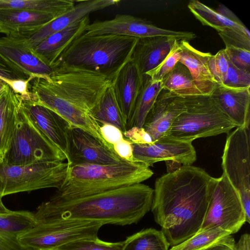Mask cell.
<instances>
[{
	"instance_id": "1",
	"label": "cell",
	"mask_w": 250,
	"mask_h": 250,
	"mask_svg": "<svg viewBox=\"0 0 250 250\" xmlns=\"http://www.w3.org/2000/svg\"><path fill=\"white\" fill-rule=\"evenodd\" d=\"M216 178L203 169L183 166L156 180L151 209L170 246L201 229Z\"/></svg>"
},
{
	"instance_id": "2",
	"label": "cell",
	"mask_w": 250,
	"mask_h": 250,
	"mask_svg": "<svg viewBox=\"0 0 250 250\" xmlns=\"http://www.w3.org/2000/svg\"><path fill=\"white\" fill-rule=\"evenodd\" d=\"M52 68L49 77H30L28 89L32 98L71 125L111 146L103 138L92 111L113 81L101 74L76 67L57 65Z\"/></svg>"
},
{
	"instance_id": "3",
	"label": "cell",
	"mask_w": 250,
	"mask_h": 250,
	"mask_svg": "<svg viewBox=\"0 0 250 250\" xmlns=\"http://www.w3.org/2000/svg\"><path fill=\"white\" fill-rule=\"evenodd\" d=\"M153 196V189L142 183L75 197L55 194L34 215L36 223L82 220L123 226L137 223L149 212Z\"/></svg>"
},
{
	"instance_id": "4",
	"label": "cell",
	"mask_w": 250,
	"mask_h": 250,
	"mask_svg": "<svg viewBox=\"0 0 250 250\" xmlns=\"http://www.w3.org/2000/svg\"><path fill=\"white\" fill-rule=\"evenodd\" d=\"M138 39L113 34L90 35L85 32L60 56L52 67H74L101 74L113 82L130 60Z\"/></svg>"
},
{
	"instance_id": "5",
	"label": "cell",
	"mask_w": 250,
	"mask_h": 250,
	"mask_svg": "<svg viewBox=\"0 0 250 250\" xmlns=\"http://www.w3.org/2000/svg\"><path fill=\"white\" fill-rule=\"evenodd\" d=\"M153 174L149 167L137 161L79 165L69 167L65 181L55 194L64 197L82 196L141 183Z\"/></svg>"
},
{
	"instance_id": "6",
	"label": "cell",
	"mask_w": 250,
	"mask_h": 250,
	"mask_svg": "<svg viewBox=\"0 0 250 250\" xmlns=\"http://www.w3.org/2000/svg\"><path fill=\"white\" fill-rule=\"evenodd\" d=\"M183 97L185 109L172 123L169 137L192 143L198 138L228 134L236 127L211 95Z\"/></svg>"
},
{
	"instance_id": "7",
	"label": "cell",
	"mask_w": 250,
	"mask_h": 250,
	"mask_svg": "<svg viewBox=\"0 0 250 250\" xmlns=\"http://www.w3.org/2000/svg\"><path fill=\"white\" fill-rule=\"evenodd\" d=\"M65 160V154L30 122L20 106L16 126L1 162L11 166H24Z\"/></svg>"
},
{
	"instance_id": "8",
	"label": "cell",
	"mask_w": 250,
	"mask_h": 250,
	"mask_svg": "<svg viewBox=\"0 0 250 250\" xmlns=\"http://www.w3.org/2000/svg\"><path fill=\"white\" fill-rule=\"evenodd\" d=\"M67 163L54 162L24 166L0 162V194L6 195L48 188H60L65 181Z\"/></svg>"
},
{
	"instance_id": "9",
	"label": "cell",
	"mask_w": 250,
	"mask_h": 250,
	"mask_svg": "<svg viewBox=\"0 0 250 250\" xmlns=\"http://www.w3.org/2000/svg\"><path fill=\"white\" fill-rule=\"evenodd\" d=\"M101 222L67 220L37 223L18 236L20 243L32 250H53L70 242L83 238L97 237Z\"/></svg>"
},
{
	"instance_id": "10",
	"label": "cell",
	"mask_w": 250,
	"mask_h": 250,
	"mask_svg": "<svg viewBox=\"0 0 250 250\" xmlns=\"http://www.w3.org/2000/svg\"><path fill=\"white\" fill-rule=\"evenodd\" d=\"M250 130L249 127H236L228 133L223 154V173L238 192L247 223L250 222Z\"/></svg>"
},
{
	"instance_id": "11",
	"label": "cell",
	"mask_w": 250,
	"mask_h": 250,
	"mask_svg": "<svg viewBox=\"0 0 250 250\" xmlns=\"http://www.w3.org/2000/svg\"><path fill=\"white\" fill-rule=\"evenodd\" d=\"M246 222L240 196L223 173L216 178L206 215L199 231L216 226L232 234L237 232Z\"/></svg>"
},
{
	"instance_id": "12",
	"label": "cell",
	"mask_w": 250,
	"mask_h": 250,
	"mask_svg": "<svg viewBox=\"0 0 250 250\" xmlns=\"http://www.w3.org/2000/svg\"><path fill=\"white\" fill-rule=\"evenodd\" d=\"M135 161L149 167L159 161L166 162L168 172L183 166L191 165L196 160V150L191 142L163 137L150 144H132Z\"/></svg>"
},
{
	"instance_id": "13",
	"label": "cell",
	"mask_w": 250,
	"mask_h": 250,
	"mask_svg": "<svg viewBox=\"0 0 250 250\" xmlns=\"http://www.w3.org/2000/svg\"><path fill=\"white\" fill-rule=\"evenodd\" d=\"M85 33L90 35L113 34L137 39L168 36L187 41L196 37L191 32L162 28L145 19L126 14H118L111 20L95 21L88 25Z\"/></svg>"
},
{
	"instance_id": "14",
	"label": "cell",
	"mask_w": 250,
	"mask_h": 250,
	"mask_svg": "<svg viewBox=\"0 0 250 250\" xmlns=\"http://www.w3.org/2000/svg\"><path fill=\"white\" fill-rule=\"evenodd\" d=\"M68 147L67 163L69 167L85 164L113 165L125 160L116 153L112 146L72 125L69 129Z\"/></svg>"
},
{
	"instance_id": "15",
	"label": "cell",
	"mask_w": 250,
	"mask_h": 250,
	"mask_svg": "<svg viewBox=\"0 0 250 250\" xmlns=\"http://www.w3.org/2000/svg\"><path fill=\"white\" fill-rule=\"evenodd\" d=\"M21 97L20 108L27 118L67 157L69 129L72 125L58 114L40 104L31 94Z\"/></svg>"
},
{
	"instance_id": "16",
	"label": "cell",
	"mask_w": 250,
	"mask_h": 250,
	"mask_svg": "<svg viewBox=\"0 0 250 250\" xmlns=\"http://www.w3.org/2000/svg\"><path fill=\"white\" fill-rule=\"evenodd\" d=\"M27 38L19 35L0 37V53L30 77H49L52 67L34 53Z\"/></svg>"
},
{
	"instance_id": "17",
	"label": "cell",
	"mask_w": 250,
	"mask_h": 250,
	"mask_svg": "<svg viewBox=\"0 0 250 250\" xmlns=\"http://www.w3.org/2000/svg\"><path fill=\"white\" fill-rule=\"evenodd\" d=\"M185 109V99L162 89L148 113L143 127L153 142L167 136L176 117Z\"/></svg>"
},
{
	"instance_id": "18",
	"label": "cell",
	"mask_w": 250,
	"mask_h": 250,
	"mask_svg": "<svg viewBox=\"0 0 250 250\" xmlns=\"http://www.w3.org/2000/svg\"><path fill=\"white\" fill-rule=\"evenodd\" d=\"M69 10L54 19L27 38L30 47L33 49L41 42L53 34L60 31L74 22L88 16L93 12L118 4L117 0H85L75 1Z\"/></svg>"
},
{
	"instance_id": "19",
	"label": "cell",
	"mask_w": 250,
	"mask_h": 250,
	"mask_svg": "<svg viewBox=\"0 0 250 250\" xmlns=\"http://www.w3.org/2000/svg\"><path fill=\"white\" fill-rule=\"evenodd\" d=\"M143 81V76L130 59L113 82L112 86L125 122L126 130L131 128L133 110Z\"/></svg>"
},
{
	"instance_id": "20",
	"label": "cell",
	"mask_w": 250,
	"mask_h": 250,
	"mask_svg": "<svg viewBox=\"0 0 250 250\" xmlns=\"http://www.w3.org/2000/svg\"><path fill=\"white\" fill-rule=\"evenodd\" d=\"M211 96L236 127L250 125V91L216 84Z\"/></svg>"
},
{
	"instance_id": "21",
	"label": "cell",
	"mask_w": 250,
	"mask_h": 250,
	"mask_svg": "<svg viewBox=\"0 0 250 250\" xmlns=\"http://www.w3.org/2000/svg\"><path fill=\"white\" fill-rule=\"evenodd\" d=\"M90 24L89 16L47 37L33 50L45 63L52 67L71 43L85 32Z\"/></svg>"
},
{
	"instance_id": "22",
	"label": "cell",
	"mask_w": 250,
	"mask_h": 250,
	"mask_svg": "<svg viewBox=\"0 0 250 250\" xmlns=\"http://www.w3.org/2000/svg\"><path fill=\"white\" fill-rule=\"evenodd\" d=\"M177 40L174 37L168 36L138 39L131 60L136 65L141 75H145L165 59Z\"/></svg>"
},
{
	"instance_id": "23",
	"label": "cell",
	"mask_w": 250,
	"mask_h": 250,
	"mask_svg": "<svg viewBox=\"0 0 250 250\" xmlns=\"http://www.w3.org/2000/svg\"><path fill=\"white\" fill-rule=\"evenodd\" d=\"M56 18L48 13L1 9L0 10V33L6 35H19L28 38Z\"/></svg>"
},
{
	"instance_id": "24",
	"label": "cell",
	"mask_w": 250,
	"mask_h": 250,
	"mask_svg": "<svg viewBox=\"0 0 250 250\" xmlns=\"http://www.w3.org/2000/svg\"><path fill=\"white\" fill-rule=\"evenodd\" d=\"M179 44L181 49L179 62L188 69L202 94L210 95L216 85L208 66L212 54L198 50L187 41H179Z\"/></svg>"
},
{
	"instance_id": "25",
	"label": "cell",
	"mask_w": 250,
	"mask_h": 250,
	"mask_svg": "<svg viewBox=\"0 0 250 250\" xmlns=\"http://www.w3.org/2000/svg\"><path fill=\"white\" fill-rule=\"evenodd\" d=\"M21 100L6 83L0 90V158L6 152L17 123Z\"/></svg>"
},
{
	"instance_id": "26",
	"label": "cell",
	"mask_w": 250,
	"mask_h": 250,
	"mask_svg": "<svg viewBox=\"0 0 250 250\" xmlns=\"http://www.w3.org/2000/svg\"><path fill=\"white\" fill-rule=\"evenodd\" d=\"M188 7L203 25L210 26L218 32L229 28L250 35L249 30L241 21H234L197 0H190Z\"/></svg>"
},
{
	"instance_id": "27",
	"label": "cell",
	"mask_w": 250,
	"mask_h": 250,
	"mask_svg": "<svg viewBox=\"0 0 250 250\" xmlns=\"http://www.w3.org/2000/svg\"><path fill=\"white\" fill-rule=\"evenodd\" d=\"M71 0H0V10H21L52 14L56 17L71 9Z\"/></svg>"
},
{
	"instance_id": "28",
	"label": "cell",
	"mask_w": 250,
	"mask_h": 250,
	"mask_svg": "<svg viewBox=\"0 0 250 250\" xmlns=\"http://www.w3.org/2000/svg\"><path fill=\"white\" fill-rule=\"evenodd\" d=\"M143 76V83L135 103L131 128L143 127L148 113L162 89V81H153L147 75Z\"/></svg>"
},
{
	"instance_id": "29",
	"label": "cell",
	"mask_w": 250,
	"mask_h": 250,
	"mask_svg": "<svg viewBox=\"0 0 250 250\" xmlns=\"http://www.w3.org/2000/svg\"><path fill=\"white\" fill-rule=\"evenodd\" d=\"M162 88L177 96L203 95L193 81L187 67L178 62L162 80Z\"/></svg>"
},
{
	"instance_id": "30",
	"label": "cell",
	"mask_w": 250,
	"mask_h": 250,
	"mask_svg": "<svg viewBox=\"0 0 250 250\" xmlns=\"http://www.w3.org/2000/svg\"><path fill=\"white\" fill-rule=\"evenodd\" d=\"M92 114L100 126L108 124L118 128L123 133L126 130V124L112 86L107 89Z\"/></svg>"
},
{
	"instance_id": "31",
	"label": "cell",
	"mask_w": 250,
	"mask_h": 250,
	"mask_svg": "<svg viewBox=\"0 0 250 250\" xmlns=\"http://www.w3.org/2000/svg\"><path fill=\"white\" fill-rule=\"evenodd\" d=\"M169 246L162 230L149 228L127 237L123 250H168Z\"/></svg>"
},
{
	"instance_id": "32",
	"label": "cell",
	"mask_w": 250,
	"mask_h": 250,
	"mask_svg": "<svg viewBox=\"0 0 250 250\" xmlns=\"http://www.w3.org/2000/svg\"><path fill=\"white\" fill-rule=\"evenodd\" d=\"M230 235L229 232L218 227H213L199 231L169 250H204Z\"/></svg>"
},
{
	"instance_id": "33",
	"label": "cell",
	"mask_w": 250,
	"mask_h": 250,
	"mask_svg": "<svg viewBox=\"0 0 250 250\" xmlns=\"http://www.w3.org/2000/svg\"><path fill=\"white\" fill-rule=\"evenodd\" d=\"M36 224L34 213L26 210L0 213V232L19 236Z\"/></svg>"
},
{
	"instance_id": "34",
	"label": "cell",
	"mask_w": 250,
	"mask_h": 250,
	"mask_svg": "<svg viewBox=\"0 0 250 250\" xmlns=\"http://www.w3.org/2000/svg\"><path fill=\"white\" fill-rule=\"evenodd\" d=\"M125 241L110 242L96 237L76 240L60 246L53 250H123Z\"/></svg>"
},
{
	"instance_id": "35",
	"label": "cell",
	"mask_w": 250,
	"mask_h": 250,
	"mask_svg": "<svg viewBox=\"0 0 250 250\" xmlns=\"http://www.w3.org/2000/svg\"><path fill=\"white\" fill-rule=\"evenodd\" d=\"M181 52L179 41L177 40L165 59L156 67L145 75L149 76L153 81H162L179 62Z\"/></svg>"
},
{
	"instance_id": "36",
	"label": "cell",
	"mask_w": 250,
	"mask_h": 250,
	"mask_svg": "<svg viewBox=\"0 0 250 250\" xmlns=\"http://www.w3.org/2000/svg\"><path fill=\"white\" fill-rule=\"evenodd\" d=\"M208 66L216 84H223L228 69V59L225 48L211 55L208 61Z\"/></svg>"
},
{
	"instance_id": "37",
	"label": "cell",
	"mask_w": 250,
	"mask_h": 250,
	"mask_svg": "<svg viewBox=\"0 0 250 250\" xmlns=\"http://www.w3.org/2000/svg\"><path fill=\"white\" fill-rule=\"evenodd\" d=\"M233 88H250V73L235 66L228 59V69L223 84Z\"/></svg>"
},
{
	"instance_id": "38",
	"label": "cell",
	"mask_w": 250,
	"mask_h": 250,
	"mask_svg": "<svg viewBox=\"0 0 250 250\" xmlns=\"http://www.w3.org/2000/svg\"><path fill=\"white\" fill-rule=\"evenodd\" d=\"M218 34L226 47L231 46L250 51V35L229 28H226Z\"/></svg>"
},
{
	"instance_id": "39",
	"label": "cell",
	"mask_w": 250,
	"mask_h": 250,
	"mask_svg": "<svg viewBox=\"0 0 250 250\" xmlns=\"http://www.w3.org/2000/svg\"><path fill=\"white\" fill-rule=\"evenodd\" d=\"M225 52L229 61L239 69L250 73V51L231 46L226 47Z\"/></svg>"
},
{
	"instance_id": "40",
	"label": "cell",
	"mask_w": 250,
	"mask_h": 250,
	"mask_svg": "<svg viewBox=\"0 0 250 250\" xmlns=\"http://www.w3.org/2000/svg\"><path fill=\"white\" fill-rule=\"evenodd\" d=\"M30 77L0 53V80H28Z\"/></svg>"
},
{
	"instance_id": "41",
	"label": "cell",
	"mask_w": 250,
	"mask_h": 250,
	"mask_svg": "<svg viewBox=\"0 0 250 250\" xmlns=\"http://www.w3.org/2000/svg\"><path fill=\"white\" fill-rule=\"evenodd\" d=\"M123 135L132 144H150L153 142L150 135L143 127H132L124 132Z\"/></svg>"
},
{
	"instance_id": "42",
	"label": "cell",
	"mask_w": 250,
	"mask_h": 250,
	"mask_svg": "<svg viewBox=\"0 0 250 250\" xmlns=\"http://www.w3.org/2000/svg\"><path fill=\"white\" fill-rule=\"evenodd\" d=\"M100 130L105 141L112 146L124 139L123 132L113 125L103 124L100 126Z\"/></svg>"
},
{
	"instance_id": "43",
	"label": "cell",
	"mask_w": 250,
	"mask_h": 250,
	"mask_svg": "<svg viewBox=\"0 0 250 250\" xmlns=\"http://www.w3.org/2000/svg\"><path fill=\"white\" fill-rule=\"evenodd\" d=\"M0 250H32L22 246L18 236L0 232Z\"/></svg>"
},
{
	"instance_id": "44",
	"label": "cell",
	"mask_w": 250,
	"mask_h": 250,
	"mask_svg": "<svg viewBox=\"0 0 250 250\" xmlns=\"http://www.w3.org/2000/svg\"><path fill=\"white\" fill-rule=\"evenodd\" d=\"M132 144L124 138L112 146L116 153L121 158L128 161H135L133 156Z\"/></svg>"
},
{
	"instance_id": "45",
	"label": "cell",
	"mask_w": 250,
	"mask_h": 250,
	"mask_svg": "<svg viewBox=\"0 0 250 250\" xmlns=\"http://www.w3.org/2000/svg\"><path fill=\"white\" fill-rule=\"evenodd\" d=\"M30 79V77L28 80L2 79V81L5 82L16 93L20 95L21 97H26L30 94L28 89Z\"/></svg>"
},
{
	"instance_id": "46",
	"label": "cell",
	"mask_w": 250,
	"mask_h": 250,
	"mask_svg": "<svg viewBox=\"0 0 250 250\" xmlns=\"http://www.w3.org/2000/svg\"><path fill=\"white\" fill-rule=\"evenodd\" d=\"M235 245L234 239L230 235L204 250H235Z\"/></svg>"
},
{
	"instance_id": "47",
	"label": "cell",
	"mask_w": 250,
	"mask_h": 250,
	"mask_svg": "<svg viewBox=\"0 0 250 250\" xmlns=\"http://www.w3.org/2000/svg\"><path fill=\"white\" fill-rule=\"evenodd\" d=\"M235 250H250V235L245 233L242 235L235 245Z\"/></svg>"
},
{
	"instance_id": "48",
	"label": "cell",
	"mask_w": 250,
	"mask_h": 250,
	"mask_svg": "<svg viewBox=\"0 0 250 250\" xmlns=\"http://www.w3.org/2000/svg\"><path fill=\"white\" fill-rule=\"evenodd\" d=\"M2 196L0 194V213H7L10 212L11 210L6 208L2 203L1 198Z\"/></svg>"
},
{
	"instance_id": "49",
	"label": "cell",
	"mask_w": 250,
	"mask_h": 250,
	"mask_svg": "<svg viewBox=\"0 0 250 250\" xmlns=\"http://www.w3.org/2000/svg\"><path fill=\"white\" fill-rule=\"evenodd\" d=\"M6 83L5 82H4L2 80H0V90L1 89V88L3 87V86L4 85V84Z\"/></svg>"
},
{
	"instance_id": "50",
	"label": "cell",
	"mask_w": 250,
	"mask_h": 250,
	"mask_svg": "<svg viewBox=\"0 0 250 250\" xmlns=\"http://www.w3.org/2000/svg\"><path fill=\"white\" fill-rule=\"evenodd\" d=\"M2 161L1 158H0V162H1Z\"/></svg>"
}]
</instances>
